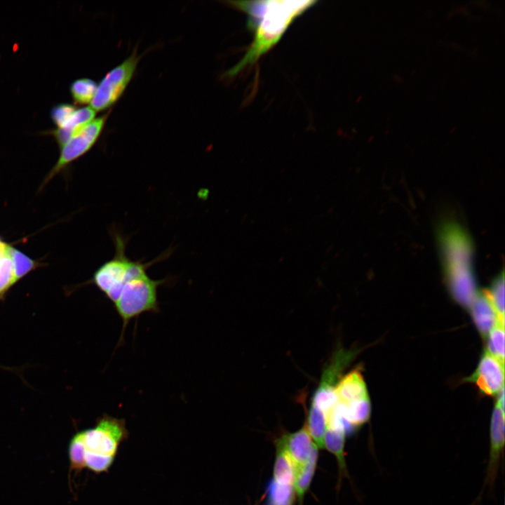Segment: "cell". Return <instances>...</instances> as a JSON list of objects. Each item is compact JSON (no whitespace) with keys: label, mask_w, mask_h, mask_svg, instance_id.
<instances>
[{"label":"cell","mask_w":505,"mask_h":505,"mask_svg":"<svg viewBox=\"0 0 505 505\" xmlns=\"http://www.w3.org/2000/svg\"><path fill=\"white\" fill-rule=\"evenodd\" d=\"M81 432L85 450L113 457L128 434L124 419L107 415L100 417L93 428Z\"/></svg>","instance_id":"cell-5"},{"label":"cell","mask_w":505,"mask_h":505,"mask_svg":"<svg viewBox=\"0 0 505 505\" xmlns=\"http://www.w3.org/2000/svg\"><path fill=\"white\" fill-rule=\"evenodd\" d=\"M344 404L346 418L356 428L369 420L371 414L369 396Z\"/></svg>","instance_id":"cell-16"},{"label":"cell","mask_w":505,"mask_h":505,"mask_svg":"<svg viewBox=\"0 0 505 505\" xmlns=\"http://www.w3.org/2000/svg\"><path fill=\"white\" fill-rule=\"evenodd\" d=\"M8 253L12 260L15 283L35 267V262L20 250L7 246Z\"/></svg>","instance_id":"cell-22"},{"label":"cell","mask_w":505,"mask_h":505,"mask_svg":"<svg viewBox=\"0 0 505 505\" xmlns=\"http://www.w3.org/2000/svg\"><path fill=\"white\" fill-rule=\"evenodd\" d=\"M278 445L286 451L291 459L295 475L307 463L315 446L306 424L295 433L284 435L280 439Z\"/></svg>","instance_id":"cell-11"},{"label":"cell","mask_w":505,"mask_h":505,"mask_svg":"<svg viewBox=\"0 0 505 505\" xmlns=\"http://www.w3.org/2000/svg\"><path fill=\"white\" fill-rule=\"evenodd\" d=\"M318 457L317 447L315 445L312 450L309 461L295 475V490L301 499L307 490L312 480Z\"/></svg>","instance_id":"cell-20"},{"label":"cell","mask_w":505,"mask_h":505,"mask_svg":"<svg viewBox=\"0 0 505 505\" xmlns=\"http://www.w3.org/2000/svg\"><path fill=\"white\" fill-rule=\"evenodd\" d=\"M139 58L134 52L130 57L109 72L97 86L90 107L96 112L103 111L121 96L133 76Z\"/></svg>","instance_id":"cell-6"},{"label":"cell","mask_w":505,"mask_h":505,"mask_svg":"<svg viewBox=\"0 0 505 505\" xmlns=\"http://www.w3.org/2000/svg\"><path fill=\"white\" fill-rule=\"evenodd\" d=\"M107 116V115H104L94 119L60 147L61 151L58 160L48 174L46 182L68 164L84 155L93 147L103 130Z\"/></svg>","instance_id":"cell-8"},{"label":"cell","mask_w":505,"mask_h":505,"mask_svg":"<svg viewBox=\"0 0 505 505\" xmlns=\"http://www.w3.org/2000/svg\"><path fill=\"white\" fill-rule=\"evenodd\" d=\"M504 364L485 350L476 371L466 380L476 384L483 394L496 396L504 387Z\"/></svg>","instance_id":"cell-10"},{"label":"cell","mask_w":505,"mask_h":505,"mask_svg":"<svg viewBox=\"0 0 505 505\" xmlns=\"http://www.w3.org/2000/svg\"><path fill=\"white\" fill-rule=\"evenodd\" d=\"M469 307L473 321L483 337L488 335L496 325L501 324L497 311L483 292L477 293Z\"/></svg>","instance_id":"cell-12"},{"label":"cell","mask_w":505,"mask_h":505,"mask_svg":"<svg viewBox=\"0 0 505 505\" xmlns=\"http://www.w3.org/2000/svg\"><path fill=\"white\" fill-rule=\"evenodd\" d=\"M168 281V278H152L147 271L129 279L123 286L119 297L113 304L123 322L121 337L129 322L146 312L156 313L159 310L158 288Z\"/></svg>","instance_id":"cell-4"},{"label":"cell","mask_w":505,"mask_h":505,"mask_svg":"<svg viewBox=\"0 0 505 505\" xmlns=\"http://www.w3.org/2000/svg\"><path fill=\"white\" fill-rule=\"evenodd\" d=\"M294 490L292 485L271 480L267 486L268 505H291Z\"/></svg>","instance_id":"cell-21"},{"label":"cell","mask_w":505,"mask_h":505,"mask_svg":"<svg viewBox=\"0 0 505 505\" xmlns=\"http://www.w3.org/2000/svg\"><path fill=\"white\" fill-rule=\"evenodd\" d=\"M504 408L495 403L490 420L489 458L483 491L486 486L488 487L490 493L494 491L500 462L504 456Z\"/></svg>","instance_id":"cell-9"},{"label":"cell","mask_w":505,"mask_h":505,"mask_svg":"<svg viewBox=\"0 0 505 505\" xmlns=\"http://www.w3.org/2000/svg\"><path fill=\"white\" fill-rule=\"evenodd\" d=\"M345 436L344 433L327 427L324 444L327 450L337 457L340 469L346 473L344 452Z\"/></svg>","instance_id":"cell-18"},{"label":"cell","mask_w":505,"mask_h":505,"mask_svg":"<svg viewBox=\"0 0 505 505\" xmlns=\"http://www.w3.org/2000/svg\"><path fill=\"white\" fill-rule=\"evenodd\" d=\"M113 461V456L104 455L87 450L84 452L86 467L96 473L107 471Z\"/></svg>","instance_id":"cell-26"},{"label":"cell","mask_w":505,"mask_h":505,"mask_svg":"<svg viewBox=\"0 0 505 505\" xmlns=\"http://www.w3.org/2000/svg\"><path fill=\"white\" fill-rule=\"evenodd\" d=\"M274 480L281 484H294L295 468L286 451L278 445L274 470Z\"/></svg>","instance_id":"cell-15"},{"label":"cell","mask_w":505,"mask_h":505,"mask_svg":"<svg viewBox=\"0 0 505 505\" xmlns=\"http://www.w3.org/2000/svg\"><path fill=\"white\" fill-rule=\"evenodd\" d=\"M486 351L504 363V326L498 324L488 334Z\"/></svg>","instance_id":"cell-23"},{"label":"cell","mask_w":505,"mask_h":505,"mask_svg":"<svg viewBox=\"0 0 505 505\" xmlns=\"http://www.w3.org/2000/svg\"><path fill=\"white\" fill-rule=\"evenodd\" d=\"M85 447L81 432L76 433L69 445L70 467L73 471H81L86 467L84 462Z\"/></svg>","instance_id":"cell-24"},{"label":"cell","mask_w":505,"mask_h":505,"mask_svg":"<svg viewBox=\"0 0 505 505\" xmlns=\"http://www.w3.org/2000/svg\"><path fill=\"white\" fill-rule=\"evenodd\" d=\"M316 1H229L231 6L247 15V27L253 41L243 58L227 74L234 76L255 64L281 39L292 22Z\"/></svg>","instance_id":"cell-1"},{"label":"cell","mask_w":505,"mask_h":505,"mask_svg":"<svg viewBox=\"0 0 505 505\" xmlns=\"http://www.w3.org/2000/svg\"><path fill=\"white\" fill-rule=\"evenodd\" d=\"M483 292L497 311L501 324L504 325V275L503 271L494 278L490 288Z\"/></svg>","instance_id":"cell-17"},{"label":"cell","mask_w":505,"mask_h":505,"mask_svg":"<svg viewBox=\"0 0 505 505\" xmlns=\"http://www.w3.org/2000/svg\"><path fill=\"white\" fill-rule=\"evenodd\" d=\"M76 108L69 103L55 105L50 110V119L56 128H64L69 123Z\"/></svg>","instance_id":"cell-25"},{"label":"cell","mask_w":505,"mask_h":505,"mask_svg":"<svg viewBox=\"0 0 505 505\" xmlns=\"http://www.w3.org/2000/svg\"><path fill=\"white\" fill-rule=\"evenodd\" d=\"M355 354L354 350L338 349L324 366L319 385L313 395L311 404L326 415L338 402L335 391V386L342 377V371Z\"/></svg>","instance_id":"cell-7"},{"label":"cell","mask_w":505,"mask_h":505,"mask_svg":"<svg viewBox=\"0 0 505 505\" xmlns=\"http://www.w3.org/2000/svg\"><path fill=\"white\" fill-rule=\"evenodd\" d=\"M335 391L338 401L344 403L368 397L366 384L359 370H354L341 377Z\"/></svg>","instance_id":"cell-13"},{"label":"cell","mask_w":505,"mask_h":505,"mask_svg":"<svg viewBox=\"0 0 505 505\" xmlns=\"http://www.w3.org/2000/svg\"><path fill=\"white\" fill-rule=\"evenodd\" d=\"M307 430L315 442V445L318 447L323 448L324 446V436L327 429V417L326 414L311 404L308 411Z\"/></svg>","instance_id":"cell-14"},{"label":"cell","mask_w":505,"mask_h":505,"mask_svg":"<svg viewBox=\"0 0 505 505\" xmlns=\"http://www.w3.org/2000/svg\"><path fill=\"white\" fill-rule=\"evenodd\" d=\"M440 243L450 293L458 303L469 308L478 292L472 268L471 241L458 225L449 224L442 230Z\"/></svg>","instance_id":"cell-2"},{"label":"cell","mask_w":505,"mask_h":505,"mask_svg":"<svg viewBox=\"0 0 505 505\" xmlns=\"http://www.w3.org/2000/svg\"><path fill=\"white\" fill-rule=\"evenodd\" d=\"M111 234L115 248L114 255L95 271L92 281L114 304L123 286L129 279L142 271H147L154 263L168 257L170 251L165 252L157 259L147 263H144L141 260H132L126 253L128 239L115 229L112 230Z\"/></svg>","instance_id":"cell-3"},{"label":"cell","mask_w":505,"mask_h":505,"mask_svg":"<svg viewBox=\"0 0 505 505\" xmlns=\"http://www.w3.org/2000/svg\"><path fill=\"white\" fill-rule=\"evenodd\" d=\"M97 86V85L93 80L88 78L74 81L69 86L70 93L74 102L79 105L91 102Z\"/></svg>","instance_id":"cell-19"}]
</instances>
